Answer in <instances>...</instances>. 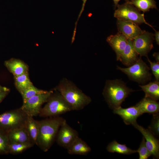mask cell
Returning a JSON list of instances; mask_svg holds the SVG:
<instances>
[{"label":"cell","instance_id":"cell-1","mask_svg":"<svg viewBox=\"0 0 159 159\" xmlns=\"http://www.w3.org/2000/svg\"><path fill=\"white\" fill-rule=\"evenodd\" d=\"M65 120L58 116L39 121L36 144L43 151H47L54 143L60 127Z\"/></svg>","mask_w":159,"mask_h":159},{"label":"cell","instance_id":"cell-2","mask_svg":"<svg viewBox=\"0 0 159 159\" xmlns=\"http://www.w3.org/2000/svg\"><path fill=\"white\" fill-rule=\"evenodd\" d=\"M58 92L70 105L72 110L83 109L92 101L91 98L72 81L64 78L54 89Z\"/></svg>","mask_w":159,"mask_h":159},{"label":"cell","instance_id":"cell-3","mask_svg":"<svg viewBox=\"0 0 159 159\" xmlns=\"http://www.w3.org/2000/svg\"><path fill=\"white\" fill-rule=\"evenodd\" d=\"M134 91L120 80H108L106 82L102 94L109 107L114 110L121 106L128 95Z\"/></svg>","mask_w":159,"mask_h":159},{"label":"cell","instance_id":"cell-4","mask_svg":"<svg viewBox=\"0 0 159 159\" xmlns=\"http://www.w3.org/2000/svg\"><path fill=\"white\" fill-rule=\"evenodd\" d=\"M55 90V92H53L47 103L42 108L39 115L40 116L44 117L58 116L72 110L61 94Z\"/></svg>","mask_w":159,"mask_h":159},{"label":"cell","instance_id":"cell-5","mask_svg":"<svg viewBox=\"0 0 159 159\" xmlns=\"http://www.w3.org/2000/svg\"><path fill=\"white\" fill-rule=\"evenodd\" d=\"M28 117L21 108L0 114V130L7 134L11 130L25 127Z\"/></svg>","mask_w":159,"mask_h":159},{"label":"cell","instance_id":"cell-6","mask_svg":"<svg viewBox=\"0 0 159 159\" xmlns=\"http://www.w3.org/2000/svg\"><path fill=\"white\" fill-rule=\"evenodd\" d=\"M117 68L127 74L130 79L139 83H145L151 78L150 68L140 57L133 64L127 68L117 66Z\"/></svg>","mask_w":159,"mask_h":159},{"label":"cell","instance_id":"cell-7","mask_svg":"<svg viewBox=\"0 0 159 159\" xmlns=\"http://www.w3.org/2000/svg\"><path fill=\"white\" fill-rule=\"evenodd\" d=\"M117 9L115 10L114 16L124 21H129L138 25L145 23L150 27L153 26L145 20L144 14H141L134 6L125 3L121 5L118 4Z\"/></svg>","mask_w":159,"mask_h":159},{"label":"cell","instance_id":"cell-8","mask_svg":"<svg viewBox=\"0 0 159 159\" xmlns=\"http://www.w3.org/2000/svg\"><path fill=\"white\" fill-rule=\"evenodd\" d=\"M53 92L48 91L33 96L23 102L20 108L28 116L33 117L39 115L42 105L47 102Z\"/></svg>","mask_w":159,"mask_h":159},{"label":"cell","instance_id":"cell-9","mask_svg":"<svg viewBox=\"0 0 159 159\" xmlns=\"http://www.w3.org/2000/svg\"><path fill=\"white\" fill-rule=\"evenodd\" d=\"M154 35L145 31L133 40L134 48L138 55L147 57L149 52L153 48V42Z\"/></svg>","mask_w":159,"mask_h":159},{"label":"cell","instance_id":"cell-10","mask_svg":"<svg viewBox=\"0 0 159 159\" xmlns=\"http://www.w3.org/2000/svg\"><path fill=\"white\" fill-rule=\"evenodd\" d=\"M78 137V132L71 127L65 120L58 130L56 141L60 146L67 149Z\"/></svg>","mask_w":159,"mask_h":159},{"label":"cell","instance_id":"cell-11","mask_svg":"<svg viewBox=\"0 0 159 159\" xmlns=\"http://www.w3.org/2000/svg\"><path fill=\"white\" fill-rule=\"evenodd\" d=\"M132 125L143 135L146 140V146L151 155L156 158H159V142L154 135L148 130L139 125L136 122Z\"/></svg>","mask_w":159,"mask_h":159},{"label":"cell","instance_id":"cell-12","mask_svg":"<svg viewBox=\"0 0 159 159\" xmlns=\"http://www.w3.org/2000/svg\"><path fill=\"white\" fill-rule=\"evenodd\" d=\"M117 25L118 32L132 40L145 31L142 30L137 24L129 21L117 19Z\"/></svg>","mask_w":159,"mask_h":159},{"label":"cell","instance_id":"cell-13","mask_svg":"<svg viewBox=\"0 0 159 159\" xmlns=\"http://www.w3.org/2000/svg\"><path fill=\"white\" fill-rule=\"evenodd\" d=\"M113 113L119 115L127 125H132L142 115L138 108L135 105L123 108L121 106L113 110Z\"/></svg>","mask_w":159,"mask_h":159},{"label":"cell","instance_id":"cell-14","mask_svg":"<svg viewBox=\"0 0 159 159\" xmlns=\"http://www.w3.org/2000/svg\"><path fill=\"white\" fill-rule=\"evenodd\" d=\"M127 38L124 35L118 32L117 34L108 36L106 39L116 55V59L119 61L120 57L125 47Z\"/></svg>","mask_w":159,"mask_h":159},{"label":"cell","instance_id":"cell-15","mask_svg":"<svg viewBox=\"0 0 159 159\" xmlns=\"http://www.w3.org/2000/svg\"><path fill=\"white\" fill-rule=\"evenodd\" d=\"M138 55L133 46L132 40L128 39L127 44L120 57L119 60L123 64L129 67L138 59Z\"/></svg>","mask_w":159,"mask_h":159},{"label":"cell","instance_id":"cell-16","mask_svg":"<svg viewBox=\"0 0 159 159\" xmlns=\"http://www.w3.org/2000/svg\"><path fill=\"white\" fill-rule=\"evenodd\" d=\"M135 106L142 115L144 113L153 115L159 113V103L156 100L148 97H145Z\"/></svg>","mask_w":159,"mask_h":159},{"label":"cell","instance_id":"cell-17","mask_svg":"<svg viewBox=\"0 0 159 159\" xmlns=\"http://www.w3.org/2000/svg\"><path fill=\"white\" fill-rule=\"evenodd\" d=\"M9 143H31L32 142L26 127L11 130L7 133Z\"/></svg>","mask_w":159,"mask_h":159},{"label":"cell","instance_id":"cell-18","mask_svg":"<svg viewBox=\"0 0 159 159\" xmlns=\"http://www.w3.org/2000/svg\"><path fill=\"white\" fill-rule=\"evenodd\" d=\"M4 64L14 76L28 72V68L27 65L20 59L12 58L5 61Z\"/></svg>","mask_w":159,"mask_h":159},{"label":"cell","instance_id":"cell-19","mask_svg":"<svg viewBox=\"0 0 159 159\" xmlns=\"http://www.w3.org/2000/svg\"><path fill=\"white\" fill-rule=\"evenodd\" d=\"M67 149L70 155H86L91 151L90 147L79 137Z\"/></svg>","mask_w":159,"mask_h":159},{"label":"cell","instance_id":"cell-20","mask_svg":"<svg viewBox=\"0 0 159 159\" xmlns=\"http://www.w3.org/2000/svg\"><path fill=\"white\" fill-rule=\"evenodd\" d=\"M145 93V97H148L155 100L159 99V82L155 81L143 85H139Z\"/></svg>","mask_w":159,"mask_h":159},{"label":"cell","instance_id":"cell-21","mask_svg":"<svg viewBox=\"0 0 159 159\" xmlns=\"http://www.w3.org/2000/svg\"><path fill=\"white\" fill-rule=\"evenodd\" d=\"M126 3L134 6L144 13L149 11L150 9H157L154 0H126Z\"/></svg>","mask_w":159,"mask_h":159},{"label":"cell","instance_id":"cell-22","mask_svg":"<svg viewBox=\"0 0 159 159\" xmlns=\"http://www.w3.org/2000/svg\"><path fill=\"white\" fill-rule=\"evenodd\" d=\"M25 127L32 142L36 144L39 130V121L28 116Z\"/></svg>","mask_w":159,"mask_h":159},{"label":"cell","instance_id":"cell-23","mask_svg":"<svg viewBox=\"0 0 159 159\" xmlns=\"http://www.w3.org/2000/svg\"><path fill=\"white\" fill-rule=\"evenodd\" d=\"M106 149L110 153H117L124 155H130L137 152L134 150L127 147L125 144H121L114 140L108 144Z\"/></svg>","mask_w":159,"mask_h":159},{"label":"cell","instance_id":"cell-24","mask_svg":"<svg viewBox=\"0 0 159 159\" xmlns=\"http://www.w3.org/2000/svg\"><path fill=\"white\" fill-rule=\"evenodd\" d=\"M14 79L15 86L19 92L33 84L30 80L28 72L15 76Z\"/></svg>","mask_w":159,"mask_h":159},{"label":"cell","instance_id":"cell-25","mask_svg":"<svg viewBox=\"0 0 159 159\" xmlns=\"http://www.w3.org/2000/svg\"><path fill=\"white\" fill-rule=\"evenodd\" d=\"M31 143H9V153L16 154L21 153L34 145Z\"/></svg>","mask_w":159,"mask_h":159},{"label":"cell","instance_id":"cell-26","mask_svg":"<svg viewBox=\"0 0 159 159\" xmlns=\"http://www.w3.org/2000/svg\"><path fill=\"white\" fill-rule=\"evenodd\" d=\"M47 91L39 89L32 84L20 93L21 95L23 102H24L33 96L39 94L46 93Z\"/></svg>","mask_w":159,"mask_h":159},{"label":"cell","instance_id":"cell-27","mask_svg":"<svg viewBox=\"0 0 159 159\" xmlns=\"http://www.w3.org/2000/svg\"><path fill=\"white\" fill-rule=\"evenodd\" d=\"M7 134L0 130V155L9 153Z\"/></svg>","mask_w":159,"mask_h":159},{"label":"cell","instance_id":"cell-28","mask_svg":"<svg viewBox=\"0 0 159 159\" xmlns=\"http://www.w3.org/2000/svg\"><path fill=\"white\" fill-rule=\"evenodd\" d=\"M148 130L154 135H159V113L153 115L151 124L148 127Z\"/></svg>","mask_w":159,"mask_h":159},{"label":"cell","instance_id":"cell-29","mask_svg":"<svg viewBox=\"0 0 159 159\" xmlns=\"http://www.w3.org/2000/svg\"><path fill=\"white\" fill-rule=\"evenodd\" d=\"M137 152L138 153L139 159H147L151 155L146 146L145 139L143 137Z\"/></svg>","mask_w":159,"mask_h":159},{"label":"cell","instance_id":"cell-30","mask_svg":"<svg viewBox=\"0 0 159 159\" xmlns=\"http://www.w3.org/2000/svg\"><path fill=\"white\" fill-rule=\"evenodd\" d=\"M148 61L150 64L151 69L154 75L156 81L159 82V63L157 62H153L147 57Z\"/></svg>","mask_w":159,"mask_h":159},{"label":"cell","instance_id":"cell-31","mask_svg":"<svg viewBox=\"0 0 159 159\" xmlns=\"http://www.w3.org/2000/svg\"><path fill=\"white\" fill-rule=\"evenodd\" d=\"M9 89L6 87L0 90V102L5 97L8 93Z\"/></svg>","mask_w":159,"mask_h":159},{"label":"cell","instance_id":"cell-32","mask_svg":"<svg viewBox=\"0 0 159 159\" xmlns=\"http://www.w3.org/2000/svg\"><path fill=\"white\" fill-rule=\"evenodd\" d=\"M154 30L155 31V33L154 36L155 37V39L157 44H159V32L155 30V29Z\"/></svg>","mask_w":159,"mask_h":159},{"label":"cell","instance_id":"cell-33","mask_svg":"<svg viewBox=\"0 0 159 159\" xmlns=\"http://www.w3.org/2000/svg\"><path fill=\"white\" fill-rule=\"evenodd\" d=\"M82 0L83 1V4H82V8H81V11H80V13L79 14L78 17L77 21L80 18V17L83 11H84V8L85 5V3H86L87 1V0Z\"/></svg>","mask_w":159,"mask_h":159},{"label":"cell","instance_id":"cell-34","mask_svg":"<svg viewBox=\"0 0 159 159\" xmlns=\"http://www.w3.org/2000/svg\"><path fill=\"white\" fill-rule=\"evenodd\" d=\"M153 56L155 57L156 62L159 63V52H155L153 54Z\"/></svg>","mask_w":159,"mask_h":159},{"label":"cell","instance_id":"cell-35","mask_svg":"<svg viewBox=\"0 0 159 159\" xmlns=\"http://www.w3.org/2000/svg\"><path fill=\"white\" fill-rule=\"evenodd\" d=\"M115 4V8H116L118 4V3L120 0H112ZM125 1L126 0H125Z\"/></svg>","mask_w":159,"mask_h":159},{"label":"cell","instance_id":"cell-36","mask_svg":"<svg viewBox=\"0 0 159 159\" xmlns=\"http://www.w3.org/2000/svg\"><path fill=\"white\" fill-rule=\"evenodd\" d=\"M5 87H3L0 85V90L3 89Z\"/></svg>","mask_w":159,"mask_h":159}]
</instances>
